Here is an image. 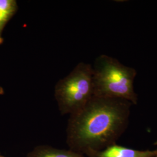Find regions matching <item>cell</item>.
<instances>
[{"label":"cell","mask_w":157,"mask_h":157,"mask_svg":"<svg viewBox=\"0 0 157 157\" xmlns=\"http://www.w3.org/2000/svg\"><path fill=\"white\" fill-rule=\"evenodd\" d=\"M93 96L92 65L84 62L78 63L67 76L57 82L54 89V97L62 115L78 112Z\"/></svg>","instance_id":"3957f363"},{"label":"cell","mask_w":157,"mask_h":157,"mask_svg":"<svg viewBox=\"0 0 157 157\" xmlns=\"http://www.w3.org/2000/svg\"><path fill=\"white\" fill-rule=\"evenodd\" d=\"M18 6L15 0H0V45L3 43V30L6 25L17 13Z\"/></svg>","instance_id":"8992f818"},{"label":"cell","mask_w":157,"mask_h":157,"mask_svg":"<svg viewBox=\"0 0 157 157\" xmlns=\"http://www.w3.org/2000/svg\"><path fill=\"white\" fill-rule=\"evenodd\" d=\"M93 69L94 96L121 99L136 105L138 96L134 89L137 71L117 59L101 55L95 59Z\"/></svg>","instance_id":"7a4b0ae2"},{"label":"cell","mask_w":157,"mask_h":157,"mask_svg":"<svg viewBox=\"0 0 157 157\" xmlns=\"http://www.w3.org/2000/svg\"><path fill=\"white\" fill-rule=\"evenodd\" d=\"M88 157H157V149L138 150L116 144L99 151L86 155Z\"/></svg>","instance_id":"277c9868"},{"label":"cell","mask_w":157,"mask_h":157,"mask_svg":"<svg viewBox=\"0 0 157 157\" xmlns=\"http://www.w3.org/2000/svg\"><path fill=\"white\" fill-rule=\"evenodd\" d=\"M154 145H155V146H157V141L156 142H155V143H154Z\"/></svg>","instance_id":"ba28073f"},{"label":"cell","mask_w":157,"mask_h":157,"mask_svg":"<svg viewBox=\"0 0 157 157\" xmlns=\"http://www.w3.org/2000/svg\"><path fill=\"white\" fill-rule=\"evenodd\" d=\"M132 105L124 100L93 96L81 110L69 117V149L86 155L116 144L128 127Z\"/></svg>","instance_id":"6da1fadb"},{"label":"cell","mask_w":157,"mask_h":157,"mask_svg":"<svg viewBox=\"0 0 157 157\" xmlns=\"http://www.w3.org/2000/svg\"><path fill=\"white\" fill-rule=\"evenodd\" d=\"M0 157H4V156H3L2 155H1V154H0Z\"/></svg>","instance_id":"9c48e42d"},{"label":"cell","mask_w":157,"mask_h":157,"mask_svg":"<svg viewBox=\"0 0 157 157\" xmlns=\"http://www.w3.org/2000/svg\"><path fill=\"white\" fill-rule=\"evenodd\" d=\"M26 157H85L84 155L70 149H59L49 145L36 146Z\"/></svg>","instance_id":"5b68a950"},{"label":"cell","mask_w":157,"mask_h":157,"mask_svg":"<svg viewBox=\"0 0 157 157\" xmlns=\"http://www.w3.org/2000/svg\"><path fill=\"white\" fill-rule=\"evenodd\" d=\"M4 94V90L3 89V87H2L0 86V95H3Z\"/></svg>","instance_id":"52a82bcc"}]
</instances>
